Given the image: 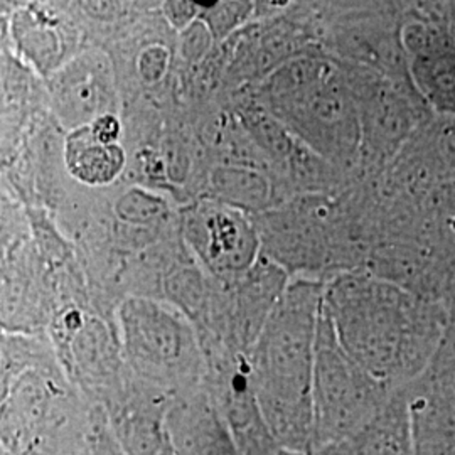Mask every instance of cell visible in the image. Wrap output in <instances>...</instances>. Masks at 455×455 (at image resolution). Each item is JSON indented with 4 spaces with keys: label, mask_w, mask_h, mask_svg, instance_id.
Here are the masks:
<instances>
[{
    "label": "cell",
    "mask_w": 455,
    "mask_h": 455,
    "mask_svg": "<svg viewBox=\"0 0 455 455\" xmlns=\"http://www.w3.org/2000/svg\"><path fill=\"white\" fill-rule=\"evenodd\" d=\"M278 455H315L314 452H293V451H280Z\"/></svg>",
    "instance_id": "15"
},
{
    "label": "cell",
    "mask_w": 455,
    "mask_h": 455,
    "mask_svg": "<svg viewBox=\"0 0 455 455\" xmlns=\"http://www.w3.org/2000/svg\"><path fill=\"white\" fill-rule=\"evenodd\" d=\"M0 455H14V454H11V452H9V451H7V449H5V447H4V445H2V443H0Z\"/></svg>",
    "instance_id": "16"
},
{
    "label": "cell",
    "mask_w": 455,
    "mask_h": 455,
    "mask_svg": "<svg viewBox=\"0 0 455 455\" xmlns=\"http://www.w3.org/2000/svg\"><path fill=\"white\" fill-rule=\"evenodd\" d=\"M169 430L176 455H243L206 388L174 402Z\"/></svg>",
    "instance_id": "8"
},
{
    "label": "cell",
    "mask_w": 455,
    "mask_h": 455,
    "mask_svg": "<svg viewBox=\"0 0 455 455\" xmlns=\"http://www.w3.org/2000/svg\"><path fill=\"white\" fill-rule=\"evenodd\" d=\"M413 51V78L422 93L440 115L455 118V48L442 34L417 26L408 34Z\"/></svg>",
    "instance_id": "9"
},
{
    "label": "cell",
    "mask_w": 455,
    "mask_h": 455,
    "mask_svg": "<svg viewBox=\"0 0 455 455\" xmlns=\"http://www.w3.org/2000/svg\"><path fill=\"white\" fill-rule=\"evenodd\" d=\"M122 356L133 379L178 400L206 388V356L193 327L152 300L120 310Z\"/></svg>",
    "instance_id": "3"
},
{
    "label": "cell",
    "mask_w": 455,
    "mask_h": 455,
    "mask_svg": "<svg viewBox=\"0 0 455 455\" xmlns=\"http://www.w3.org/2000/svg\"><path fill=\"white\" fill-rule=\"evenodd\" d=\"M268 98L310 144L341 154L356 144L355 107L338 73L324 63L299 61L270 80Z\"/></svg>",
    "instance_id": "6"
},
{
    "label": "cell",
    "mask_w": 455,
    "mask_h": 455,
    "mask_svg": "<svg viewBox=\"0 0 455 455\" xmlns=\"http://www.w3.org/2000/svg\"><path fill=\"white\" fill-rule=\"evenodd\" d=\"M92 411L51 359L17 376L0 405V443L14 455L46 454L80 437Z\"/></svg>",
    "instance_id": "4"
},
{
    "label": "cell",
    "mask_w": 455,
    "mask_h": 455,
    "mask_svg": "<svg viewBox=\"0 0 455 455\" xmlns=\"http://www.w3.org/2000/svg\"><path fill=\"white\" fill-rule=\"evenodd\" d=\"M323 307L349 358L391 391L430 366L449 325L437 302L368 276L338 280Z\"/></svg>",
    "instance_id": "1"
},
{
    "label": "cell",
    "mask_w": 455,
    "mask_h": 455,
    "mask_svg": "<svg viewBox=\"0 0 455 455\" xmlns=\"http://www.w3.org/2000/svg\"><path fill=\"white\" fill-rule=\"evenodd\" d=\"M92 132L101 144H115L120 137V125L112 115H103L93 124Z\"/></svg>",
    "instance_id": "14"
},
{
    "label": "cell",
    "mask_w": 455,
    "mask_h": 455,
    "mask_svg": "<svg viewBox=\"0 0 455 455\" xmlns=\"http://www.w3.org/2000/svg\"><path fill=\"white\" fill-rule=\"evenodd\" d=\"M84 455H125L115 442L101 408L95 407L93 410Z\"/></svg>",
    "instance_id": "13"
},
{
    "label": "cell",
    "mask_w": 455,
    "mask_h": 455,
    "mask_svg": "<svg viewBox=\"0 0 455 455\" xmlns=\"http://www.w3.org/2000/svg\"><path fill=\"white\" fill-rule=\"evenodd\" d=\"M393 393L349 358L323 307L312 385V452L346 439L373 420Z\"/></svg>",
    "instance_id": "5"
},
{
    "label": "cell",
    "mask_w": 455,
    "mask_h": 455,
    "mask_svg": "<svg viewBox=\"0 0 455 455\" xmlns=\"http://www.w3.org/2000/svg\"><path fill=\"white\" fill-rule=\"evenodd\" d=\"M51 359H56V353L52 344L43 338L0 332V405L19 374Z\"/></svg>",
    "instance_id": "12"
},
{
    "label": "cell",
    "mask_w": 455,
    "mask_h": 455,
    "mask_svg": "<svg viewBox=\"0 0 455 455\" xmlns=\"http://www.w3.org/2000/svg\"><path fill=\"white\" fill-rule=\"evenodd\" d=\"M323 297L315 285L287 289L246 355L261 415L282 451L312 452V385Z\"/></svg>",
    "instance_id": "2"
},
{
    "label": "cell",
    "mask_w": 455,
    "mask_h": 455,
    "mask_svg": "<svg viewBox=\"0 0 455 455\" xmlns=\"http://www.w3.org/2000/svg\"><path fill=\"white\" fill-rule=\"evenodd\" d=\"M174 398L133 379L103 407L107 425L125 455H176L169 430Z\"/></svg>",
    "instance_id": "7"
},
{
    "label": "cell",
    "mask_w": 455,
    "mask_h": 455,
    "mask_svg": "<svg viewBox=\"0 0 455 455\" xmlns=\"http://www.w3.org/2000/svg\"><path fill=\"white\" fill-rule=\"evenodd\" d=\"M315 455H415L405 390L393 393L390 402L346 439L338 440Z\"/></svg>",
    "instance_id": "10"
},
{
    "label": "cell",
    "mask_w": 455,
    "mask_h": 455,
    "mask_svg": "<svg viewBox=\"0 0 455 455\" xmlns=\"http://www.w3.org/2000/svg\"><path fill=\"white\" fill-rule=\"evenodd\" d=\"M69 171L83 182L105 184L116 178L124 167V150L116 144H101L92 127L75 132L66 147Z\"/></svg>",
    "instance_id": "11"
}]
</instances>
